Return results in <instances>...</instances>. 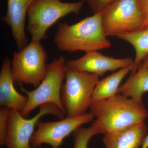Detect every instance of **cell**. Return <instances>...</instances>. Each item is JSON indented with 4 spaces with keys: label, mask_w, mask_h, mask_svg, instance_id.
<instances>
[{
    "label": "cell",
    "mask_w": 148,
    "mask_h": 148,
    "mask_svg": "<svg viewBox=\"0 0 148 148\" xmlns=\"http://www.w3.org/2000/svg\"><path fill=\"white\" fill-rule=\"evenodd\" d=\"M88 109L94 117L91 125L97 135H106L145 122L148 116L147 110L143 102L120 94L91 103Z\"/></svg>",
    "instance_id": "1"
},
{
    "label": "cell",
    "mask_w": 148,
    "mask_h": 148,
    "mask_svg": "<svg viewBox=\"0 0 148 148\" xmlns=\"http://www.w3.org/2000/svg\"><path fill=\"white\" fill-rule=\"evenodd\" d=\"M102 16L100 12L73 25L60 23L54 38L56 47L65 52L81 51L86 53L110 47L111 42L103 31Z\"/></svg>",
    "instance_id": "2"
},
{
    "label": "cell",
    "mask_w": 148,
    "mask_h": 148,
    "mask_svg": "<svg viewBox=\"0 0 148 148\" xmlns=\"http://www.w3.org/2000/svg\"><path fill=\"white\" fill-rule=\"evenodd\" d=\"M84 0L66 3L61 0H34L27 12V29L32 41L41 42L48 29L60 18L70 14H78Z\"/></svg>",
    "instance_id": "3"
},
{
    "label": "cell",
    "mask_w": 148,
    "mask_h": 148,
    "mask_svg": "<svg viewBox=\"0 0 148 148\" xmlns=\"http://www.w3.org/2000/svg\"><path fill=\"white\" fill-rule=\"evenodd\" d=\"M66 63L64 56L61 55L47 64L46 76L34 90H28L21 86V91L28 98L27 105L20 112L23 116L27 117L37 107L49 103L56 105L66 115L61 101V88L66 77Z\"/></svg>",
    "instance_id": "4"
},
{
    "label": "cell",
    "mask_w": 148,
    "mask_h": 148,
    "mask_svg": "<svg viewBox=\"0 0 148 148\" xmlns=\"http://www.w3.org/2000/svg\"><path fill=\"white\" fill-rule=\"evenodd\" d=\"M65 80L61 88V101L66 117L86 113L99 76L66 68Z\"/></svg>",
    "instance_id": "5"
},
{
    "label": "cell",
    "mask_w": 148,
    "mask_h": 148,
    "mask_svg": "<svg viewBox=\"0 0 148 148\" xmlns=\"http://www.w3.org/2000/svg\"><path fill=\"white\" fill-rule=\"evenodd\" d=\"M47 58L41 42L34 41L18 52H14L11 61L14 82L38 87L47 73Z\"/></svg>",
    "instance_id": "6"
},
{
    "label": "cell",
    "mask_w": 148,
    "mask_h": 148,
    "mask_svg": "<svg viewBox=\"0 0 148 148\" xmlns=\"http://www.w3.org/2000/svg\"><path fill=\"white\" fill-rule=\"evenodd\" d=\"M101 12L103 31L107 37H117L146 27L139 0H116Z\"/></svg>",
    "instance_id": "7"
},
{
    "label": "cell",
    "mask_w": 148,
    "mask_h": 148,
    "mask_svg": "<svg viewBox=\"0 0 148 148\" xmlns=\"http://www.w3.org/2000/svg\"><path fill=\"white\" fill-rule=\"evenodd\" d=\"M39 108L38 113L30 119L23 116L19 111L10 110L5 145L6 148H33L31 145V139L35 126L41 118L49 114L61 119L66 116L61 109L52 103H46Z\"/></svg>",
    "instance_id": "8"
},
{
    "label": "cell",
    "mask_w": 148,
    "mask_h": 148,
    "mask_svg": "<svg viewBox=\"0 0 148 148\" xmlns=\"http://www.w3.org/2000/svg\"><path fill=\"white\" fill-rule=\"evenodd\" d=\"M94 117L90 112L74 117H66L61 120L47 122L39 121L31 140V146L37 148L47 144L52 148H60L64 139L83 125L93 121Z\"/></svg>",
    "instance_id": "9"
},
{
    "label": "cell",
    "mask_w": 148,
    "mask_h": 148,
    "mask_svg": "<svg viewBox=\"0 0 148 148\" xmlns=\"http://www.w3.org/2000/svg\"><path fill=\"white\" fill-rule=\"evenodd\" d=\"M133 61L130 57L114 58L103 55L98 51H92L86 53L78 59L67 61L66 68L103 76L108 72L133 65Z\"/></svg>",
    "instance_id": "10"
},
{
    "label": "cell",
    "mask_w": 148,
    "mask_h": 148,
    "mask_svg": "<svg viewBox=\"0 0 148 148\" xmlns=\"http://www.w3.org/2000/svg\"><path fill=\"white\" fill-rule=\"evenodd\" d=\"M7 12L2 20L10 27L18 51L28 44L25 31L26 16L34 0H7Z\"/></svg>",
    "instance_id": "11"
},
{
    "label": "cell",
    "mask_w": 148,
    "mask_h": 148,
    "mask_svg": "<svg viewBox=\"0 0 148 148\" xmlns=\"http://www.w3.org/2000/svg\"><path fill=\"white\" fill-rule=\"evenodd\" d=\"M14 82L11 61L6 58L3 61L0 72V106L20 112L27 105L28 98L27 95L16 91Z\"/></svg>",
    "instance_id": "12"
},
{
    "label": "cell",
    "mask_w": 148,
    "mask_h": 148,
    "mask_svg": "<svg viewBox=\"0 0 148 148\" xmlns=\"http://www.w3.org/2000/svg\"><path fill=\"white\" fill-rule=\"evenodd\" d=\"M145 122L104 135L103 141L106 148H140L147 135Z\"/></svg>",
    "instance_id": "13"
},
{
    "label": "cell",
    "mask_w": 148,
    "mask_h": 148,
    "mask_svg": "<svg viewBox=\"0 0 148 148\" xmlns=\"http://www.w3.org/2000/svg\"><path fill=\"white\" fill-rule=\"evenodd\" d=\"M132 68V65L123 68L99 80L92 92L90 103L106 100L117 95L121 82Z\"/></svg>",
    "instance_id": "14"
},
{
    "label": "cell",
    "mask_w": 148,
    "mask_h": 148,
    "mask_svg": "<svg viewBox=\"0 0 148 148\" xmlns=\"http://www.w3.org/2000/svg\"><path fill=\"white\" fill-rule=\"evenodd\" d=\"M148 92V68H138L130 75L123 84L120 86L118 94L138 102H143V95Z\"/></svg>",
    "instance_id": "15"
},
{
    "label": "cell",
    "mask_w": 148,
    "mask_h": 148,
    "mask_svg": "<svg viewBox=\"0 0 148 148\" xmlns=\"http://www.w3.org/2000/svg\"><path fill=\"white\" fill-rule=\"evenodd\" d=\"M118 38L129 43L135 51L131 74L135 73L145 58L148 56V26L135 32L119 35Z\"/></svg>",
    "instance_id": "16"
},
{
    "label": "cell",
    "mask_w": 148,
    "mask_h": 148,
    "mask_svg": "<svg viewBox=\"0 0 148 148\" xmlns=\"http://www.w3.org/2000/svg\"><path fill=\"white\" fill-rule=\"evenodd\" d=\"M96 135L91 125L88 127H79L74 132L73 146L72 148H88L90 139Z\"/></svg>",
    "instance_id": "17"
},
{
    "label": "cell",
    "mask_w": 148,
    "mask_h": 148,
    "mask_svg": "<svg viewBox=\"0 0 148 148\" xmlns=\"http://www.w3.org/2000/svg\"><path fill=\"white\" fill-rule=\"evenodd\" d=\"M10 109L1 107L0 109V145L5 146L8 129Z\"/></svg>",
    "instance_id": "18"
},
{
    "label": "cell",
    "mask_w": 148,
    "mask_h": 148,
    "mask_svg": "<svg viewBox=\"0 0 148 148\" xmlns=\"http://www.w3.org/2000/svg\"><path fill=\"white\" fill-rule=\"evenodd\" d=\"M116 0H84L93 14L101 12L106 7Z\"/></svg>",
    "instance_id": "19"
},
{
    "label": "cell",
    "mask_w": 148,
    "mask_h": 148,
    "mask_svg": "<svg viewBox=\"0 0 148 148\" xmlns=\"http://www.w3.org/2000/svg\"><path fill=\"white\" fill-rule=\"evenodd\" d=\"M139 2L145 24L148 26V0H139Z\"/></svg>",
    "instance_id": "20"
},
{
    "label": "cell",
    "mask_w": 148,
    "mask_h": 148,
    "mask_svg": "<svg viewBox=\"0 0 148 148\" xmlns=\"http://www.w3.org/2000/svg\"><path fill=\"white\" fill-rule=\"evenodd\" d=\"M148 68V56H147L145 60L143 61L142 64L139 66V68Z\"/></svg>",
    "instance_id": "21"
},
{
    "label": "cell",
    "mask_w": 148,
    "mask_h": 148,
    "mask_svg": "<svg viewBox=\"0 0 148 148\" xmlns=\"http://www.w3.org/2000/svg\"><path fill=\"white\" fill-rule=\"evenodd\" d=\"M140 148H148V133L146 135L143 145Z\"/></svg>",
    "instance_id": "22"
},
{
    "label": "cell",
    "mask_w": 148,
    "mask_h": 148,
    "mask_svg": "<svg viewBox=\"0 0 148 148\" xmlns=\"http://www.w3.org/2000/svg\"></svg>",
    "instance_id": "23"
}]
</instances>
